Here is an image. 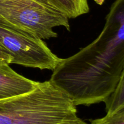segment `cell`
<instances>
[{
	"label": "cell",
	"instance_id": "cell-6",
	"mask_svg": "<svg viewBox=\"0 0 124 124\" xmlns=\"http://www.w3.org/2000/svg\"><path fill=\"white\" fill-rule=\"evenodd\" d=\"M69 19L76 18L89 12L87 0H46Z\"/></svg>",
	"mask_w": 124,
	"mask_h": 124
},
{
	"label": "cell",
	"instance_id": "cell-3",
	"mask_svg": "<svg viewBox=\"0 0 124 124\" xmlns=\"http://www.w3.org/2000/svg\"><path fill=\"white\" fill-rule=\"evenodd\" d=\"M0 16L42 39L56 38V27L70 30L69 18L46 0H0Z\"/></svg>",
	"mask_w": 124,
	"mask_h": 124
},
{
	"label": "cell",
	"instance_id": "cell-1",
	"mask_svg": "<svg viewBox=\"0 0 124 124\" xmlns=\"http://www.w3.org/2000/svg\"><path fill=\"white\" fill-rule=\"evenodd\" d=\"M124 67V0H116L96 39L62 59L50 81L78 105L104 102L114 92Z\"/></svg>",
	"mask_w": 124,
	"mask_h": 124
},
{
	"label": "cell",
	"instance_id": "cell-4",
	"mask_svg": "<svg viewBox=\"0 0 124 124\" xmlns=\"http://www.w3.org/2000/svg\"><path fill=\"white\" fill-rule=\"evenodd\" d=\"M0 45L12 58V64L53 71L61 62L43 39L0 16Z\"/></svg>",
	"mask_w": 124,
	"mask_h": 124
},
{
	"label": "cell",
	"instance_id": "cell-2",
	"mask_svg": "<svg viewBox=\"0 0 124 124\" xmlns=\"http://www.w3.org/2000/svg\"><path fill=\"white\" fill-rule=\"evenodd\" d=\"M77 116L72 99L50 80L28 93L0 99V124H61Z\"/></svg>",
	"mask_w": 124,
	"mask_h": 124
},
{
	"label": "cell",
	"instance_id": "cell-10",
	"mask_svg": "<svg viewBox=\"0 0 124 124\" xmlns=\"http://www.w3.org/2000/svg\"><path fill=\"white\" fill-rule=\"evenodd\" d=\"M61 124H88L85 121H84V120H82V119H81L80 117H79L78 116H77L75 118L73 119L70 120V121H67V122H65L64 123Z\"/></svg>",
	"mask_w": 124,
	"mask_h": 124
},
{
	"label": "cell",
	"instance_id": "cell-5",
	"mask_svg": "<svg viewBox=\"0 0 124 124\" xmlns=\"http://www.w3.org/2000/svg\"><path fill=\"white\" fill-rule=\"evenodd\" d=\"M38 82L18 74L9 64H0V99L28 93L35 89Z\"/></svg>",
	"mask_w": 124,
	"mask_h": 124
},
{
	"label": "cell",
	"instance_id": "cell-9",
	"mask_svg": "<svg viewBox=\"0 0 124 124\" xmlns=\"http://www.w3.org/2000/svg\"><path fill=\"white\" fill-rule=\"evenodd\" d=\"M12 58L9 53L0 45V64H12Z\"/></svg>",
	"mask_w": 124,
	"mask_h": 124
},
{
	"label": "cell",
	"instance_id": "cell-8",
	"mask_svg": "<svg viewBox=\"0 0 124 124\" xmlns=\"http://www.w3.org/2000/svg\"><path fill=\"white\" fill-rule=\"evenodd\" d=\"M91 124H124V108L113 114L91 121Z\"/></svg>",
	"mask_w": 124,
	"mask_h": 124
},
{
	"label": "cell",
	"instance_id": "cell-7",
	"mask_svg": "<svg viewBox=\"0 0 124 124\" xmlns=\"http://www.w3.org/2000/svg\"><path fill=\"white\" fill-rule=\"evenodd\" d=\"M107 114H113L124 108V67L114 92L104 102Z\"/></svg>",
	"mask_w": 124,
	"mask_h": 124
}]
</instances>
